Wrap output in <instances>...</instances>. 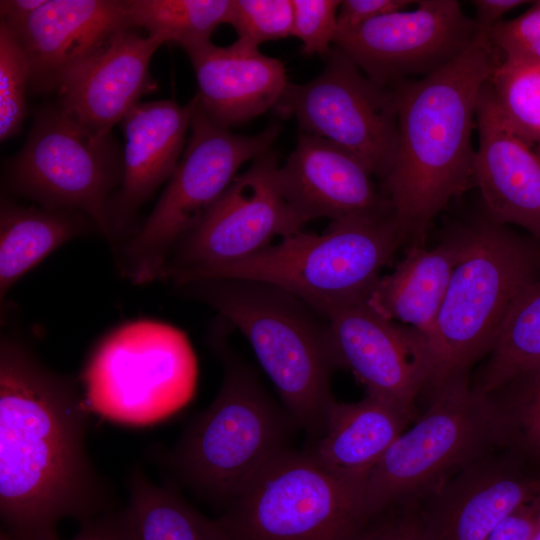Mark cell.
I'll return each instance as SVG.
<instances>
[{
  "label": "cell",
  "mask_w": 540,
  "mask_h": 540,
  "mask_svg": "<svg viewBox=\"0 0 540 540\" xmlns=\"http://www.w3.org/2000/svg\"><path fill=\"white\" fill-rule=\"evenodd\" d=\"M91 411L79 380L46 366L11 335L0 339V518L8 540H60L115 508L87 452Z\"/></svg>",
  "instance_id": "obj_1"
},
{
  "label": "cell",
  "mask_w": 540,
  "mask_h": 540,
  "mask_svg": "<svg viewBox=\"0 0 540 540\" xmlns=\"http://www.w3.org/2000/svg\"><path fill=\"white\" fill-rule=\"evenodd\" d=\"M502 60L476 38L436 72L391 89L397 103L398 149L382 181L403 244L425 245L433 220L474 184L472 132L481 90Z\"/></svg>",
  "instance_id": "obj_2"
},
{
  "label": "cell",
  "mask_w": 540,
  "mask_h": 540,
  "mask_svg": "<svg viewBox=\"0 0 540 540\" xmlns=\"http://www.w3.org/2000/svg\"><path fill=\"white\" fill-rule=\"evenodd\" d=\"M234 325L280 394L297 426L314 442L335 401L337 369L325 317L275 286L244 279H201L179 286Z\"/></svg>",
  "instance_id": "obj_3"
},
{
  "label": "cell",
  "mask_w": 540,
  "mask_h": 540,
  "mask_svg": "<svg viewBox=\"0 0 540 540\" xmlns=\"http://www.w3.org/2000/svg\"><path fill=\"white\" fill-rule=\"evenodd\" d=\"M211 344L225 367L220 390L174 446L155 457L178 482L224 509L269 461L290 448L297 424L220 338Z\"/></svg>",
  "instance_id": "obj_4"
},
{
  "label": "cell",
  "mask_w": 540,
  "mask_h": 540,
  "mask_svg": "<svg viewBox=\"0 0 540 540\" xmlns=\"http://www.w3.org/2000/svg\"><path fill=\"white\" fill-rule=\"evenodd\" d=\"M459 260L427 337L429 392L488 355L513 305L538 278L540 248L487 216L458 228Z\"/></svg>",
  "instance_id": "obj_5"
},
{
  "label": "cell",
  "mask_w": 540,
  "mask_h": 540,
  "mask_svg": "<svg viewBox=\"0 0 540 540\" xmlns=\"http://www.w3.org/2000/svg\"><path fill=\"white\" fill-rule=\"evenodd\" d=\"M403 245L393 212L332 221L322 234L302 230L242 260L198 270L174 285L211 278L280 288L323 317L365 302L380 271Z\"/></svg>",
  "instance_id": "obj_6"
},
{
  "label": "cell",
  "mask_w": 540,
  "mask_h": 540,
  "mask_svg": "<svg viewBox=\"0 0 540 540\" xmlns=\"http://www.w3.org/2000/svg\"><path fill=\"white\" fill-rule=\"evenodd\" d=\"M499 447L505 444L489 397L472 390L470 375L444 383L365 478V520L394 505L421 503L463 467Z\"/></svg>",
  "instance_id": "obj_7"
},
{
  "label": "cell",
  "mask_w": 540,
  "mask_h": 540,
  "mask_svg": "<svg viewBox=\"0 0 540 540\" xmlns=\"http://www.w3.org/2000/svg\"><path fill=\"white\" fill-rule=\"evenodd\" d=\"M196 355L184 332L169 324L138 320L104 336L79 377L90 411L130 426L158 423L193 398Z\"/></svg>",
  "instance_id": "obj_8"
},
{
  "label": "cell",
  "mask_w": 540,
  "mask_h": 540,
  "mask_svg": "<svg viewBox=\"0 0 540 540\" xmlns=\"http://www.w3.org/2000/svg\"><path fill=\"white\" fill-rule=\"evenodd\" d=\"M364 480L291 447L269 461L216 521L231 540H349L365 521Z\"/></svg>",
  "instance_id": "obj_9"
},
{
  "label": "cell",
  "mask_w": 540,
  "mask_h": 540,
  "mask_svg": "<svg viewBox=\"0 0 540 540\" xmlns=\"http://www.w3.org/2000/svg\"><path fill=\"white\" fill-rule=\"evenodd\" d=\"M190 137L180 161L145 222L116 250L122 275L135 285L159 279L176 242L218 201L239 168L270 150L281 127L238 135L213 123L190 101Z\"/></svg>",
  "instance_id": "obj_10"
},
{
  "label": "cell",
  "mask_w": 540,
  "mask_h": 540,
  "mask_svg": "<svg viewBox=\"0 0 540 540\" xmlns=\"http://www.w3.org/2000/svg\"><path fill=\"white\" fill-rule=\"evenodd\" d=\"M122 178L123 154L111 134H91L55 103L37 110L6 182L43 208L82 212L111 244L109 205Z\"/></svg>",
  "instance_id": "obj_11"
},
{
  "label": "cell",
  "mask_w": 540,
  "mask_h": 540,
  "mask_svg": "<svg viewBox=\"0 0 540 540\" xmlns=\"http://www.w3.org/2000/svg\"><path fill=\"white\" fill-rule=\"evenodd\" d=\"M275 109L293 116L301 132L349 151L381 181L394 165L399 139L395 94L374 84L335 46L323 71L304 84L288 83Z\"/></svg>",
  "instance_id": "obj_12"
},
{
  "label": "cell",
  "mask_w": 540,
  "mask_h": 540,
  "mask_svg": "<svg viewBox=\"0 0 540 540\" xmlns=\"http://www.w3.org/2000/svg\"><path fill=\"white\" fill-rule=\"evenodd\" d=\"M277 156L268 151L237 175L218 201L172 248L160 280L230 264L302 230L306 222L282 189Z\"/></svg>",
  "instance_id": "obj_13"
},
{
  "label": "cell",
  "mask_w": 540,
  "mask_h": 540,
  "mask_svg": "<svg viewBox=\"0 0 540 540\" xmlns=\"http://www.w3.org/2000/svg\"><path fill=\"white\" fill-rule=\"evenodd\" d=\"M477 37L457 0H419L413 10L382 15L337 33L334 46L377 86L391 88L450 64Z\"/></svg>",
  "instance_id": "obj_14"
},
{
  "label": "cell",
  "mask_w": 540,
  "mask_h": 540,
  "mask_svg": "<svg viewBox=\"0 0 540 540\" xmlns=\"http://www.w3.org/2000/svg\"><path fill=\"white\" fill-rule=\"evenodd\" d=\"M326 319L337 368L350 371L366 394L393 404L415 421L420 415L417 399L432 377L427 337L385 318L366 302L340 308Z\"/></svg>",
  "instance_id": "obj_15"
},
{
  "label": "cell",
  "mask_w": 540,
  "mask_h": 540,
  "mask_svg": "<svg viewBox=\"0 0 540 540\" xmlns=\"http://www.w3.org/2000/svg\"><path fill=\"white\" fill-rule=\"evenodd\" d=\"M540 494V464L508 447L472 461L420 503L423 540H488Z\"/></svg>",
  "instance_id": "obj_16"
},
{
  "label": "cell",
  "mask_w": 540,
  "mask_h": 540,
  "mask_svg": "<svg viewBox=\"0 0 540 540\" xmlns=\"http://www.w3.org/2000/svg\"><path fill=\"white\" fill-rule=\"evenodd\" d=\"M161 45L134 27L119 29L63 76L56 104L91 134L110 135L152 85L149 63Z\"/></svg>",
  "instance_id": "obj_17"
},
{
  "label": "cell",
  "mask_w": 540,
  "mask_h": 540,
  "mask_svg": "<svg viewBox=\"0 0 540 540\" xmlns=\"http://www.w3.org/2000/svg\"><path fill=\"white\" fill-rule=\"evenodd\" d=\"M373 174L353 154L319 136L300 132L279 168L286 198L307 223L393 212Z\"/></svg>",
  "instance_id": "obj_18"
},
{
  "label": "cell",
  "mask_w": 540,
  "mask_h": 540,
  "mask_svg": "<svg viewBox=\"0 0 540 540\" xmlns=\"http://www.w3.org/2000/svg\"><path fill=\"white\" fill-rule=\"evenodd\" d=\"M474 184L487 217L540 239V149L520 136L498 111L484 84L477 105Z\"/></svg>",
  "instance_id": "obj_19"
},
{
  "label": "cell",
  "mask_w": 540,
  "mask_h": 540,
  "mask_svg": "<svg viewBox=\"0 0 540 540\" xmlns=\"http://www.w3.org/2000/svg\"><path fill=\"white\" fill-rule=\"evenodd\" d=\"M190 121V102L181 106L173 100L139 102L121 121L123 178L109 205L110 245L115 249L130 234L140 207L174 173Z\"/></svg>",
  "instance_id": "obj_20"
},
{
  "label": "cell",
  "mask_w": 540,
  "mask_h": 540,
  "mask_svg": "<svg viewBox=\"0 0 540 540\" xmlns=\"http://www.w3.org/2000/svg\"><path fill=\"white\" fill-rule=\"evenodd\" d=\"M128 26L124 1L47 0L22 24L8 28L26 55L29 90L47 93L57 90L74 65Z\"/></svg>",
  "instance_id": "obj_21"
},
{
  "label": "cell",
  "mask_w": 540,
  "mask_h": 540,
  "mask_svg": "<svg viewBox=\"0 0 540 540\" xmlns=\"http://www.w3.org/2000/svg\"><path fill=\"white\" fill-rule=\"evenodd\" d=\"M184 51L195 72L201 108L225 129L275 108L288 85L282 61L240 40L227 47L205 41Z\"/></svg>",
  "instance_id": "obj_22"
},
{
  "label": "cell",
  "mask_w": 540,
  "mask_h": 540,
  "mask_svg": "<svg viewBox=\"0 0 540 540\" xmlns=\"http://www.w3.org/2000/svg\"><path fill=\"white\" fill-rule=\"evenodd\" d=\"M462 239L454 229L437 246H409L403 259L380 277L366 303L385 318L430 334L459 260Z\"/></svg>",
  "instance_id": "obj_23"
},
{
  "label": "cell",
  "mask_w": 540,
  "mask_h": 540,
  "mask_svg": "<svg viewBox=\"0 0 540 540\" xmlns=\"http://www.w3.org/2000/svg\"><path fill=\"white\" fill-rule=\"evenodd\" d=\"M413 422L398 407L368 394L352 403L335 400L323 435L308 450L322 465L365 481L392 443Z\"/></svg>",
  "instance_id": "obj_24"
},
{
  "label": "cell",
  "mask_w": 540,
  "mask_h": 540,
  "mask_svg": "<svg viewBox=\"0 0 540 540\" xmlns=\"http://www.w3.org/2000/svg\"><path fill=\"white\" fill-rule=\"evenodd\" d=\"M96 231L82 212L19 205L2 199L0 209V299L44 258L66 242Z\"/></svg>",
  "instance_id": "obj_25"
},
{
  "label": "cell",
  "mask_w": 540,
  "mask_h": 540,
  "mask_svg": "<svg viewBox=\"0 0 540 540\" xmlns=\"http://www.w3.org/2000/svg\"><path fill=\"white\" fill-rule=\"evenodd\" d=\"M126 506L137 540H231L216 519L196 510L173 483H153L139 466L127 477Z\"/></svg>",
  "instance_id": "obj_26"
},
{
  "label": "cell",
  "mask_w": 540,
  "mask_h": 540,
  "mask_svg": "<svg viewBox=\"0 0 540 540\" xmlns=\"http://www.w3.org/2000/svg\"><path fill=\"white\" fill-rule=\"evenodd\" d=\"M540 366V278L534 280L510 310L487 362L471 383L487 396L519 375Z\"/></svg>",
  "instance_id": "obj_27"
},
{
  "label": "cell",
  "mask_w": 540,
  "mask_h": 540,
  "mask_svg": "<svg viewBox=\"0 0 540 540\" xmlns=\"http://www.w3.org/2000/svg\"><path fill=\"white\" fill-rule=\"evenodd\" d=\"M130 26L181 48L210 41L214 30L228 23L231 0H125Z\"/></svg>",
  "instance_id": "obj_28"
},
{
  "label": "cell",
  "mask_w": 540,
  "mask_h": 540,
  "mask_svg": "<svg viewBox=\"0 0 540 540\" xmlns=\"http://www.w3.org/2000/svg\"><path fill=\"white\" fill-rule=\"evenodd\" d=\"M487 87L507 123L540 149V61L501 60Z\"/></svg>",
  "instance_id": "obj_29"
},
{
  "label": "cell",
  "mask_w": 540,
  "mask_h": 540,
  "mask_svg": "<svg viewBox=\"0 0 540 540\" xmlns=\"http://www.w3.org/2000/svg\"><path fill=\"white\" fill-rule=\"evenodd\" d=\"M487 397L495 407L505 447L540 464V366Z\"/></svg>",
  "instance_id": "obj_30"
},
{
  "label": "cell",
  "mask_w": 540,
  "mask_h": 540,
  "mask_svg": "<svg viewBox=\"0 0 540 540\" xmlns=\"http://www.w3.org/2000/svg\"><path fill=\"white\" fill-rule=\"evenodd\" d=\"M30 68L26 55L8 26L0 23V139L6 141L21 129L26 117V92Z\"/></svg>",
  "instance_id": "obj_31"
},
{
  "label": "cell",
  "mask_w": 540,
  "mask_h": 540,
  "mask_svg": "<svg viewBox=\"0 0 540 540\" xmlns=\"http://www.w3.org/2000/svg\"><path fill=\"white\" fill-rule=\"evenodd\" d=\"M228 24L252 46L292 36V0H231Z\"/></svg>",
  "instance_id": "obj_32"
},
{
  "label": "cell",
  "mask_w": 540,
  "mask_h": 540,
  "mask_svg": "<svg viewBox=\"0 0 540 540\" xmlns=\"http://www.w3.org/2000/svg\"><path fill=\"white\" fill-rule=\"evenodd\" d=\"M338 0H292V36L303 44L305 55L328 57L337 35Z\"/></svg>",
  "instance_id": "obj_33"
},
{
  "label": "cell",
  "mask_w": 540,
  "mask_h": 540,
  "mask_svg": "<svg viewBox=\"0 0 540 540\" xmlns=\"http://www.w3.org/2000/svg\"><path fill=\"white\" fill-rule=\"evenodd\" d=\"M488 39L502 60L540 61V0L518 17L496 24Z\"/></svg>",
  "instance_id": "obj_34"
},
{
  "label": "cell",
  "mask_w": 540,
  "mask_h": 540,
  "mask_svg": "<svg viewBox=\"0 0 540 540\" xmlns=\"http://www.w3.org/2000/svg\"><path fill=\"white\" fill-rule=\"evenodd\" d=\"M349 540H423L420 504L388 507L367 518Z\"/></svg>",
  "instance_id": "obj_35"
},
{
  "label": "cell",
  "mask_w": 540,
  "mask_h": 540,
  "mask_svg": "<svg viewBox=\"0 0 540 540\" xmlns=\"http://www.w3.org/2000/svg\"><path fill=\"white\" fill-rule=\"evenodd\" d=\"M412 0H344L338 9L337 33L354 29L382 15L405 10Z\"/></svg>",
  "instance_id": "obj_36"
},
{
  "label": "cell",
  "mask_w": 540,
  "mask_h": 540,
  "mask_svg": "<svg viewBox=\"0 0 540 540\" xmlns=\"http://www.w3.org/2000/svg\"><path fill=\"white\" fill-rule=\"evenodd\" d=\"M61 540V539H60ZM70 540H137L126 506L80 523Z\"/></svg>",
  "instance_id": "obj_37"
},
{
  "label": "cell",
  "mask_w": 540,
  "mask_h": 540,
  "mask_svg": "<svg viewBox=\"0 0 540 540\" xmlns=\"http://www.w3.org/2000/svg\"><path fill=\"white\" fill-rule=\"evenodd\" d=\"M540 512V494L505 518L488 540H531Z\"/></svg>",
  "instance_id": "obj_38"
},
{
  "label": "cell",
  "mask_w": 540,
  "mask_h": 540,
  "mask_svg": "<svg viewBox=\"0 0 540 540\" xmlns=\"http://www.w3.org/2000/svg\"><path fill=\"white\" fill-rule=\"evenodd\" d=\"M472 3L476 10L474 21L477 36L488 39L492 28L502 21L505 14L530 2L523 0H475Z\"/></svg>",
  "instance_id": "obj_39"
},
{
  "label": "cell",
  "mask_w": 540,
  "mask_h": 540,
  "mask_svg": "<svg viewBox=\"0 0 540 540\" xmlns=\"http://www.w3.org/2000/svg\"><path fill=\"white\" fill-rule=\"evenodd\" d=\"M47 0H2L0 2L1 21L9 28L22 24Z\"/></svg>",
  "instance_id": "obj_40"
},
{
  "label": "cell",
  "mask_w": 540,
  "mask_h": 540,
  "mask_svg": "<svg viewBox=\"0 0 540 540\" xmlns=\"http://www.w3.org/2000/svg\"><path fill=\"white\" fill-rule=\"evenodd\" d=\"M531 540H540V512Z\"/></svg>",
  "instance_id": "obj_41"
}]
</instances>
